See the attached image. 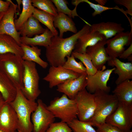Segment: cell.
Segmentation results:
<instances>
[{
  "label": "cell",
  "instance_id": "836d02e7",
  "mask_svg": "<svg viewBox=\"0 0 132 132\" xmlns=\"http://www.w3.org/2000/svg\"><path fill=\"white\" fill-rule=\"evenodd\" d=\"M56 6L58 13H64L71 18H74L75 16H78L77 12L70 10L68 7V3L65 0H51Z\"/></svg>",
  "mask_w": 132,
  "mask_h": 132
},
{
  "label": "cell",
  "instance_id": "3957f363",
  "mask_svg": "<svg viewBox=\"0 0 132 132\" xmlns=\"http://www.w3.org/2000/svg\"><path fill=\"white\" fill-rule=\"evenodd\" d=\"M96 104L94 115L88 122L92 126L105 123L107 118L117 108L119 101L114 94H109L101 90H97L94 94Z\"/></svg>",
  "mask_w": 132,
  "mask_h": 132
},
{
  "label": "cell",
  "instance_id": "5bb4252c",
  "mask_svg": "<svg viewBox=\"0 0 132 132\" xmlns=\"http://www.w3.org/2000/svg\"><path fill=\"white\" fill-rule=\"evenodd\" d=\"M18 118L10 103L5 102L0 108V131L14 132L17 130Z\"/></svg>",
  "mask_w": 132,
  "mask_h": 132
},
{
  "label": "cell",
  "instance_id": "f6af8a7d",
  "mask_svg": "<svg viewBox=\"0 0 132 132\" xmlns=\"http://www.w3.org/2000/svg\"><path fill=\"white\" fill-rule=\"evenodd\" d=\"M132 132V131L130 130V131H127V132Z\"/></svg>",
  "mask_w": 132,
  "mask_h": 132
},
{
  "label": "cell",
  "instance_id": "83f0119b",
  "mask_svg": "<svg viewBox=\"0 0 132 132\" xmlns=\"http://www.w3.org/2000/svg\"><path fill=\"white\" fill-rule=\"evenodd\" d=\"M32 16L45 25L55 35H58V32L54 25V16L35 8Z\"/></svg>",
  "mask_w": 132,
  "mask_h": 132
},
{
  "label": "cell",
  "instance_id": "ee69618b",
  "mask_svg": "<svg viewBox=\"0 0 132 132\" xmlns=\"http://www.w3.org/2000/svg\"><path fill=\"white\" fill-rule=\"evenodd\" d=\"M0 132H3V131H0ZM14 132H17L16 131H15Z\"/></svg>",
  "mask_w": 132,
  "mask_h": 132
},
{
  "label": "cell",
  "instance_id": "52a82bcc",
  "mask_svg": "<svg viewBox=\"0 0 132 132\" xmlns=\"http://www.w3.org/2000/svg\"><path fill=\"white\" fill-rule=\"evenodd\" d=\"M105 123L126 132L132 127V105L119 102L115 111L106 119Z\"/></svg>",
  "mask_w": 132,
  "mask_h": 132
},
{
  "label": "cell",
  "instance_id": "60d3db41",
  "mask_svg": "<svg viewBox=\"0 0 132 132\" xmlns=\"http://www.w3.org/2000/svg\"><path fill=\"white\" fill-rule=\"evenodd\" d=\"M5 102L4 99L0 93V108Z\"/></svg>",
  "mask_w": 132,
  "mask_h": 132
},
{
  "label": "cell",
  "instance_id": "8d00e7d4",
  "mask_svg": "<svg viewBox=\"0 0 132 132\" xmlns=\"http://www.w3.org/2000/svg\"><path fill=\"white\" fill-rule=\"evenodd\" d=\"M114 1L117 4L125 7L127 9L125 11L127 14H129L132 16V0H114Z\"/></svg>",
  "mask_w": 132,
  "mask_h": 132
},
{
  "label": "cell",
  "instance_id": "7bdbcfd3",
  "mask_svg": "<svg viewBox=\"0 0 132 132\" xmlns=\"http://www.w3.org/2000/svg\"><path fill=\"white\" fill-rule=\"evenodd\" d=\"M5 12L0 13V22Z\"/></svg>",
  "mask_w": 132,
  "mask_h": 132
},
{
  "label": "cell",
  "instance_id": "f1b7e54d",
  "mask_svg": "<svg viewBox=\"0 0 132 132\" xmlns=\"http://www.w3.org/2000/svg\"><path fill=\"white\" fill-rule=\"evenodd\" d=\"M83 2L86 3L88 4L90 7L94 10V11L92 14V15L93 17H95L97 15L100 14L105 11L112 9L118 10L123 13L126 17H128L125 11L122 8H119L117 6H116L114 7H109L102 6L98 4H94L88 0H73L72 1V3L75 6V8L76 9L77 6L80 3Z\"/></svg>",
  "mask_w": 132,
  "mask_h": 132
},
{
  "label": "cell",
  "instance_id": "ac0fdd59",
  "mask_svg": "<svg viewBox=\"0 0 132 132\" xmlns=\"http://www.w3.org/2000/svg\"><path fill=\"white\" fill-rule=\"evenodd\" d=\"M109 66L115 67L113 72L118 76L115 83L117 85L125 81L132 79V64L124 62L117 58L110 59L108 62Z\"/></svg>",
  "mask_w": 132,
  "mask_h": 132
},
{
  "label": "cell",
  "instance_id": "d4e9b609",
  "mask_svg": "<svg viewBox=\"0 0 132 132\" xmlns=\"http://www.w3.org/2000/svg\"><path fill=\"white\" fill-rule=\"evenodd\" d=\"M119 102L132 105V81H123L117 86L113 91Z\"/></svg>",
  "mask_w": 132,
  "mask_h": 132
},
{
  "label": "cell",
  "instance_id": "7402d4cb",
  "mask_svg": "<svg viewBox=\"0 0 132 132\" xmlns=\"http://www.w3.org/2000/svg\"><path fill=\"white\" fill-rule=\"evenodd\" d=\"M54 35V34L47 28L42 33L35 35L33 37L26 36L20 37L21 43L30 46H44L46 48L48 46L51 42V39Z\"/></svg>",
  "mask_w": 132,
  "mask_h": 132
},
{
  "label": "cell",
  "instance_id": "d6a6232c",
  "mask_svg": "<svg viewBox=\"0 0 132 132\" xmlns=\"http://www.w3.org/2000/svg\"><path fill=\"white\" fill-rule=\"evenodd\" d=\"M67 124L73 132H97L88 122L81 121L77 118Z\"/></svg>",
  "mask_w": 132,
  "mask_h": 132
},
{
  "label": "cell",
  "instance_id": "9c48e42d",
  "mask_svg": "<svg viewBox=\"0 0 132 132\" xmlns=\"http://www.w3.org/2000/svg\"><path fill=\"white\" fill-rule=\"evenodd\" d=\"M37 102V107L31 116L33 132H46L50 125L54 122L55 117L41 99H38Z\"/></svg>",
  "mask_w": 132,
  "mask_h": 132
},
{
  "label": "cell",
  "instance_id": "ba28073f",
  "mask_svg": "<svg viewBox=\"0 0 132 132\" xmlns=\"http://www.w3.org/2000/svg\"><path fill=\"white\" fill-rule=\"evenodd\" d=\"M75 100L78 120L81 121L89 122L94 115L96 107L93 94L89 93L85 88L78 93Z\"/></svg>",
  "mask_w": 132,
  "mask_h": 132
},
{
  "label": "cell",
  "instance_id": "9a60e30c",
  "mask_svg": "<svg viewBox=\"0 0 132 132\" xmlns=\"http://www.w3.org/2000/svg\"><path fill=\"white\" fill-rule=\"evenodd\" d=\"M87 76L85 73L76 78L67 80L58 85L56 90L63 93L69 99H74L79 92L86 88Z\"/></svg>",
  "mask_w": 132,
  "mask_h": 132
},
{
  "label": "cell",
  "instance_id": "44dd1931",
  "mask_svg": "<svg viewBox=\"0 0 132 132\" xmlns=\"http://www.w3.org/2000/svg\"><path fill=\"white\" fill-rule=\"evenodd\" d=\"M7 53L21 57L23 55L21 47L13 38L8 35H0V55Z\"/></svg>",
  "mask_w": 132,
  "mask_h": 132
},
{
  "label": "cell",
  "instance_id": "e0dca14e",
  "mask_svg": "<svg viewBox=\"0 0 132 132\" xmlns=\"http://www.w3.org/2000/svg\"><path fill=\"white\" fill-rule=\"evenodd\" d=\"M105 39L106 38L103 35L98 32L91 31L89 28L78 38L73 52L81 53H86L88 47Z\"/></svg>",
  "mask_w": 132,
  "mask_h": 132
},
{
  "label": "cell",
  "instance_id": "ffe728a7",
  "mask_svg": "<svg viewBox=\"0 0 132 132\" xmlns=\"http://www.w3.org/2000/svg\"><path fill=\"white\" fill-rule=\"evenodd\" d=\"M0 93L5 102L9 103L14 99L17 94V88L4 72H0Z\"/></svg>",
  "mask_w": 132,
  "mask_h": 132
},
{
  "label": "cell",
  "instance_id": "d6986e66",
  "mask_svg": "<svg viewBox=\"0 0 132 132\" xmlns=\"http://www.w3.org/2000/svg\"><path fill=\"white\" fill-rule=\"evenodd\" d=\"M90 29L103 34L107 40L125 30L121 24L110 22L93 24L91 25Z\"/></svg>",
  "mask_w": 132,
  "mask_h": 132
},
{
  "label": "cell",
  "instance_id": "74e56055",
  "mask_svg": "<svg viewBox=\"0 0 132 132\" xmlns=\"http://www.w3.org/2000/svg\"><path fill=\"white\" fill-rule=\"evenodd\" d=\"M119 57L122 59H127L129 61H132V43L127 49L124 51Z\"/></svg>",
  "mask_w": 132,
  "mask_h": 132
},
{
  "label": "cell",
  "instance_id": "7c38bea8",
  "mask_svg": "<svg viewBox=\"0 0 132 132\" xmlns=\"http://www.w3.org/2000/svg\"><path fill=\"white\" fill-rule=\"evenodd\" d=\"M11 4L0 22V35L5 34L13 38L20 45V33L17 30L14 22V16L17 6L10 0Z\"/></svg>",
  "mask_w": 132,
  "mask_h": 132
},
{
  "label": "cell",
  "instance_id": "1f68e13d",
  "mask_svg": "<svg viewBox=\"0 0 132 132\" xmlns=\"http://www.w3.org/2000/svg\"><path fill=\"white\" fill-rule=\"evenodd\" d=\"M72 54L75 58L80 60L85 66L87 69L86 73L87 75H93L97 72L98 70L93 65L90 57L87 53L73 52Z\"/></svg>",
  "mask_w": 132,
  "mask_h": 132
},
{
  "label": "cell",
  "instance_id": "4316f807",
  "mask_svg": "<svg viewBox=\"0 0 132 132\" xmlns=\"http://www.w3.org/2000/svg\"><path fill=\"white\" fill-rule=\"evenodd\" d=\"M22 9L19 18L14 22L17 31H19L28 20L33 14L35 8L32 5L31 0H22Z\"/></svg>",
  "mask_w": 132,
  "mask_h": 132
},
{
  "label": "cell",
  "instance_id": "f35d334b",
  "mask_svg": "<svg viewBox=\"0 0 132 132\" xmlns=\"http://www.w3.org/2000/svg\"><path fill=\"white\" fill-rule=\"evenodd\" d=\"M11 3L10 0H0V13L6 12L8 10Z\"/></svg>",
  "mask_w": 132,
  "mask_h": 132
},
{
  "label": "cell",
  "instance_id": "8992f818",
  "mask_svg": "<svg viewBox=\"0 0 132 132\" xmlns=\"http://www.w3.org/2000/svg\"><path fill=\"white\" fill-rule=\"evenodd\" d=\"M24 65L23 87L22 91L28 99L35 101L41 93L39 87L40 77L36 63L24 61Z\"/></svg>",
  "mask_w": 132,
  "mask_h": 132
},
{
  "label": "cell",
  "instance_id": "cb8c5ba5",
  "mask_svg": "<svg viewBox=\"0 0 132 132\" xmlns=\"http://www.w3.org/2000/svg\"><path fill=\"white\" fill-rule=\"evenodd\" d=\"M55 28L59 30V36L63 37L64 33L68 31L74 34L77 32L75 24L72 18L67 15L61 13H58V15L54 17L53 22Z\"/></svg>",
  "mask_w": 132,
  "mask_h": 132
},
{
  "label": "cell",
  "instance_id": "f546056e",
  "mask_svg": "<svg viewBox=\"0 0 132 132\" xmlns=\"http://www.w3.org/2000/svg\"><path fill=\"white\" fill-rule=\"evenodd\" d=\"M66 57L67 59L63 66L64 68L80 75L86 73V68L83 64L81 61H77L72 54Z\"/></svg>",
  "mask_w": 132,
  "mask_h": 132
},
{
  "label": "cell",
  "instance_id": "ab89813d",
  "mask_svg": "<svg viewBox=\"0 0 132 132\" xmlns=\"http://www.w3.org/2000/svg\"><path fill=\"white\" fill-rule=\"evenodd\" d=\"M95 1L98 2V4L103 6H104L107 1V0H95Z\"/></svg>",
  "mask_w": 132,
  "mask_h": 132
},
{
  "label": "cell",
  "instance_id": "2e32d148",
  "mask_svg": "<svg viewBox=\"0 0 132 132\" xmlns=\"http://www.w3.org/2000/svg\"><path fill=\"white\" fill-rule=\"evenodd\" d=\"M107 40L105 39L99 41L87 49L86 53L90 57L93 65L98 70L101 69L106 63L111 59L105 46Z\"/></svg>",
  "mask_w": 132,
  "mask_h": 132
},
{
  "label": "cell",
  "instance_id": "b9f144b4",
  "mask_svg": "<svg viewBox=\"0 0 132 132\" xmlns=\"http://www.w3.org/2000/svg\"><path fill=\"white\" fill-rule=\"evenodd\" d=\"M16 2H17L18 5L17 6V8H18V11H20V5L22 4V0H17Z\"/></svg>",
  "mask_w": 132,
  "mask_h": 132
},
{
  "label": "cell",
  "instance_id": "30bf717a",
  "mask_svg": "<svg viewBox=\"0 0 132 132\" xmlns=\"http://www.w3.org/2000/svg\"><path fill=\"white\" fill-rule=\"evenodd\" d=\"M104 66L100 70H98L93 75L87 76L86 88L89 93L94 94L97 90H101L108 93L110 90V88L107 85L111 75L115 68L106 69Z\"/></svg>",
  "mask_w": 132,
  "mask_h": 132
},
{
  "label": "cell",
  "instance_id": "7a4b0ae2",
  "mask_svg": "<svg viewBox=\"0 0 132 132\" xmlns=\"http://www.w3.org/2000/svg\"><path fill=\"white\" fill-rule=\"evenodd\" d=\"M17 93L14 99L10 103L18 118L17 130L22 132H32L33 125L31 120V115L36 109L37 102L28 99L20 89L17 88Z\"/></svg>",
  "mask_w": 132,
  "mask_h": 132
},
{
  "label": "cell",
  "instance_id": "5b68a950",
  "mask_svg": "<svg viewBox=\"0 0 132 132\" xmlns=\"http://www.w3.org/2000/svg\"><path fill=\"white\" fill-rule=\"evenodd\" d=\"M0 55L4 72L16 87L22 90L24 60L22 57L12 53Z\"/></svg>",
  "mask_w": 132,
  "mask_h": 132
},
{
  "label": "cell",
  "instance_id": "484cf974",
  "mask_svg": "<svg viewBox=\"0 0 132 132\" xmlns=\"http://www.w3.org/2000/svg\"><path fill=\"white\" fill-rule=\"evenodd\" d=\"M39 22L32 16H31L19 31L22 36L31 37L34 35L43 33L45 29L41 25Z\"/></svg>",
  "mask_w": 132,
  "mask_h": 132
},
{
  "label": "cell",
  "instance_id": "8fae6325",
  "mask_svg": "<svg viewBox=\"0 0 132 132\" xmlns=\"http://www.w3.org/2000/svg\"><path fill=\"white\" fill-rule=\"evenodd\" d=\"M132 29L130 32H123L116 34L113 37L107 40V53L111 59L119 57L125 50V46L132 43Z\"/></svg>",
  "mask_w": 132,
  "mask_h": 132
},
{
  "label": "cell",
  "instance_id": "d590c367",
  "mask_svg": "<svg viewBox=\"0 0 132 132\" xmlns=\"http://www.w3.org/2000/svg\"><path fill=\"white\" fill-rule=\"evenodd\" d=\"M97 132H123L118 128L105 123L96 127Z\"/></svg>",
  "mask_w": 132,
  "mask_h": 132
},
{
  "label": "cell",
  "instance_id": "6da1fadb",
  "mask_svg": "<svg viewBox=\"0 0 132 132\" xmlns=\"http://www.w3.org/2000/svg\"><path fill=\"white\" fill-rule=\"evenodd\" d=\"M91 25L86 24L76 33L65 38L58 35L51 39L50 44L46 48L45 55L47 60L51 66H63L66 57L71 55L79 37L88 31Z\"/></svg>",
  "mask_w": 132,
  "mask_h": 132
},
{
  "label": "cell",
  "instance_id": "4fadbf2b",
  "mask_svg": "<svg viewBox=\"0 0 132 132\" xmlns=\"http://www.w3.org/2000/svg\"><path fill=\"white\" fill-rule=\"evenodd\" d=\"M80 75L62 66H51L48 73L43 80L48 82L49 88H52L67 80L76 78Z\"/></svg>",
  "mask_w": 132,
  "mask_h": 132
},
{
  "label": "cell",
  "instance_id": "bcb514c9",
  "mask_svg": "<svg viewBox=\"0 0 132 132\" xmlns=\"http://www.w3.org/2000/svg\"><path fill=\"white\" fill-rule=\"evenodd\" d=\"M17 131H18V132H22L21 131H20L19 130H17Z\"/></svg>",
  "mask_w": 132,
  "mask_h": 132
},
{
  "label": "cell",
  "instance_id": "277c9868",
  "mask_svg": "<svg viewBox=\"0 0 132 132\" xmlns=\"http://www.w3.org/2000/svg\"><path fill=\"white\" fill-rule=\"evenodd\" d=\"M47 108L55 117L67 124L77 117V110L75 99H69L64 94L51 101Z\"/></svg>",
  "mask_w": 132,
  "mask_h": 132
},
{
  "label": "cell",
  "instance_id": "e575fe53",
  "mask_svg": "<svg viewBox=\"0 0 132 132\" xmlns=\"http://www.w3.org/2000/svg\"><path fill=\"white\" fill-rule=\"evenodd\" d=\"M72 131L66 122L61 121L51 124L46 132H72Z\"/></svg>",
  "mask_w": 132,
  "mask_h": 132
},
{
  "label": "cell",
  "instance_id": "603a6c76",
  "mask_svg": "<svg viewBox=\"0 0 132 132\" xmlns=\"http://www.w3.org/2000/svg\"><path fill=\"white\" fill-rule=\"evenodd\" d=\"M20 46L23 52L22 57L24 61H31L36 63L43 68L45 69L48 66V63L41 59V49L37 46H30L21 43Z\"/></svg>",
  "mask_w": 132,
  "mask_h": 132
},
{
  "label": "cell",
  "instance_id": "4dcf8cb0",
  "mask_svg": "<svg viewBox=\"0 0 132 132\" xmlns=\"http://www.w3.org/2000/svg\"><path fill=\"white\" fill-rule=\"evenodd\" d=\"M32 5L38 9L45 11L54 17L58 14L53 3L50 0H31Z\"/></svg>",
  "mask_w": 132,
  "mask_h": 132
}]
</instances>
